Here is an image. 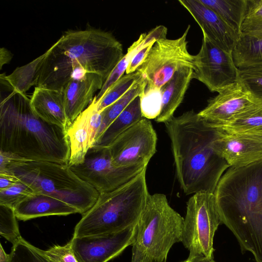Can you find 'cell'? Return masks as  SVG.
<instances>
[{"label":"cell","mask_w":262,"mask_h":262,"mask_svg":"<svg viewBox=\"0 0 262 262\" xmlns=\"http://www.w3.org/2000/svg\"><path fill=\"white\" fill-rule=\"evenodd\" d=\"M214 194L222 223L237 239L243 251L262 262V160L230 167Z\"/></svg>","instance_id":"4"},{"label":"cell","mask_w":262,"mask_h":262,"mask_svg":"<svg viewBox=\"0 0 262 262\" xmlns=\"http://www.w3.org/2000/svg\"><path fill=\"white\" fill-rule=\"evenodd\" d=\"M10 255L6 253L2 244L0 245V262H10Z\"/></svg>","instance_id":"41"},{"label":"cell","mask_w":262,"mask_h":262,"mask_svg":"<svg viewBox=\"0 0 262 262\" xmlns=\"http://www.w3.org/2000/svg\"><path fill=\"white\" fill-rule=\"evenodd\" d=\"M219 129L213 147L230 167H243L262 160L261 134Z\"/></svg>","instance_id":"15"},{"label":"cell","mask_w":262,"mask_h":262,"mask_svg":"<svg viewBox=\"0 0 262 262\" xmlns=\"http://www.w3.org/2000/svg\"><path fill=\"white\" fill-rule=\"evenodd\" d=\"M215 12L228 26L241 35L247 0H200Z\"/></svg>","instance_id":"24"},{"label":"cell","mask_w":262,"mask_h":262,"mask_svg":"<svg viewBox=\"0 0 262 262\" xmlns=\"http://www.w3.org/2000/svg\"><path fill=\"white\" fill-rule=\"evenodd\" d=\"M219 128L227 133H251L262 135V102Z\"/></svg>","instance_id":"27"},{"label":"cell","mask_w":262,"mask_h":262,"mask_svg":"<svg viewBox=\"0 0 262 262\" xmlns=\"http://www.w3.org/2000/svg\"><path fill=\"white\" fill-rule=\"evenodd\" d=\"M183 222L164 194H149L137 224L131 262H166L171 247L181 242Z\"/></svg>","instance_id":"7"},{"label":"cell","mask_w":262,"mask_h":262,"mask_svg":"<svg viewBox=\"0 0 262 262\" xmlns=\"http://www.w3.org/2000/svg\"><path fill=\"white\" fill-rule=\"evenodd\" d=\"M5 170L14 174L36 193L59 199L76 208L82 215L91 208L99 195L95 189L79 178L69 164L20 161L3 171Z\"/></svg>","instance_id":"6"},{"label":"cell","mask_w":262,"mask_h":262,"mask_svg":"<svg viewBox=\"0 0 262 262\" xmlns=\"http://www.w3.org/2000/svg\"><path fill=\"white\" fill-rule=\"evenodd\" d=\"M20 161H27L19 156L6 151H0V171L7 168L10 165Z\"/></svg>","instance_id":"38"},{"label":"cell","mask_w":262,"mask_h":262,"mask_svg":"<svg viewBox=\"0 0 262 262\" xmlns=\"http://www.w3.org/2000/svg\"><path fill=\"white\" fill-rule=\"evenodd\" d=\"M124 55L122 44L111 33L68 30L47 51L36 86L63 91L78 71L105 81Z\"/></svg>","instance_id":"1"},{"label":"cell","mask_w":262,"mask_h":262,"mask_svg":"<svg viewBox=\"0 0 262 262\" xmlns=\"http://www.w3.org/2000/svg\"><path fill=\"white\" fill-rule=\"evenodd\" d=\"M157 142L152 123L144 118L121 134L107 147L117 166H147L156 151Z\"/></svg>","instance_id":"12"},{"label":"cell","mask_w":262,"mask_h":262,"mask_svg":"<svg viewBox=\"0 0 262 262\" xmlns=\"http://www.w3.org/2000/svg\"><path fill=\"white\" fill-rule=\"evenodd\" d=\"M200 27L203 36L222 49L232 52L241 35L200 0H179Z\"/></svg>","instance_id":"16"},{"label":"cell","mask_w":262,"mask_h":262,"mask_svg":"<svg viewBox=\"0 0 262 262\" xmlns=\"http://www.w3.org/2000/svg\"><path fill=\"white\" fill-rule=\"evenodd\" d=\"M17 219L14 209L0 205V234L12 245L23 238Z\"/></svg>","instance_id":"32"},{"label":"cell","mask_w":262,"mask_h":262,"mask_svg":"<svg viewBox=\"0 0 262 262\" xmlns=\"http://www.w3.org/2000/svg\"><path fill=\"white\" fill-rule=\"evenodd\" d=\"M239 80L262 101V65L239 69Z\"/></svg>","instance_id":"36"},{"label":"cell","mask_w":262,"mask_h":262,"mask_svg":"<svg viewBox=\"0 0 262 262\" xmlns=\"http://www.w3.org/2000/svg\"><path fill=\"white\" fill-rule=\"evenodd\" d=\"M261 102L239 80L209 99L198 114L211 126L219 128Z\"/></svg>","instance_id":"13"},{"label":"cell","mask_w":262,"mask_h":262,"mask_svg":"<svg viewBox=\"0 0 262 262\" xmlns=\"http://www.w3.org/2000/svg\"><path fill=\"white\" fill-rule=\"evenodd\" d=\"M12 57L13 54L10 51L5 48H1L0 49V69H2L4 64L8 63Z\"/></svg>","instance_id":"40"},{"label":"cell","mask_w":262,"mask_h":262,"mask_svg":"<svg viewBox=\"0 0 262 262\" xmlns=\"http://www.w3.org/2000/svg\"><path fill=\"white\" fill-rule=\"evenodd\" d=\"M193 78L210 91L217 93L238 81L239 69L232 52L222 49L203 36L200 50L194 55Z\"/></svg>","instance_id":"11"},{"label":"cell","mask_w":262,"mask_h":262,"mask_svg":"<svg viewBox=\"0 0 262 262\" xmlns=\"http://www.w3.org/2000/svg\"><path fill=\"white\" fill-rule=\"evenodd\" d=\"M34 113L41 119L67 130L63 91L35 87L30 99Z\"/></svg>","instance_id":"19"},{"label":"cell","mask_w":262,"mask_h":262,"mask_svg":"<svg viewBox=\"0 0 262 262\" xmlns=\"http://www.w3.org/2000/svg\"><path fill=\"white\" fill-rule=\"evenodd\" d=\"M104 82L101 76L90 73L80 74L70 80L63 91L69 127L91 103L94 94L101 90Z\"/></svg>","instance_id":"17"},{"label":"cell","mask_w":262,"mask_h":262,"mask_svg":"<svg viewBox=\"0 0 262 262\" xmlns=\"http://www.w3.org/2000/svg\"><path fill=\"white\" fill-rule=\"evenodd\" d=\"M34 193L29 186L19 182L10 187L0 190V205L14 209L19 203Z\"/></svg>","instance_id":"35"},{"label":"cell","mask_w":262,"mask_h":262,"mask_svg":"<svg viewBox=\"0 0 262 262\" xmlns=\"http://www.w3.org/2000/svg\"><path fill=\"white\" fill-rule=\"evenodd\" d=\"M221 223L214 193L198 192L190 198L187 203L181 240L189 252L187 260L213 258V238Z\"/></svg>","instance_id":"8"},{"label":"cell","mask_w":262,"mask_h":262,"mask_svg":"<svg viewBox=\"0 0 262 262\" xmlns=\"http://www.w3.org/2000/svg\"><path fill=\"white\" fill-rule=\"evenodd\" d=\"M20 182L11 172L6 170L0 171V190L8 188Z\"/></svg>","instance_id":"39"},{"label":"cell","mask_w":262,"mask_h":262,"mask_svg":"<svg viewBox=\"0 0 262 262\" xmlns=\"http://www.w3.org/2000/svg\"><path fill=\"white\" fill-rule=\"evenodd\" d=\"M181 262H215V261L212 259H206L200 261H188L186 259L185 260L182 261Z\"/></svg>","instance_id":"42"},{"label":"cell","mask_w":262,"mask_h":262,"mask_svg":"<svg viewBox=\"0 0 262 262\" xmlns=\"http://www.w3.org/2000/svg\"><path fill=\"white\" fill-rule=\"evenodd\" d=\"M47 51L27 64L18 67L4 77L12 91L25 94L33 85H36L42 61Z\"/></svg>","instance_id":"25"},{"label":"cell","mask_w":262,"mask_h":262,"mask_svg":"<svg viewBox=\"0 0 262 262\" xmlns=\"http://www.w3.org/2000/svg\"><path fill=\"white\" fill-rule=\"evenodd\" d=\"M91 111L89 104L67 130L70 148L69 166L81 163L91 147L89 126Z\"/></svg>","instance_id":"21"},{"label":"cell","mask_w":262,"mask_h":262,"mask_svg":"<svg viewBox=\"0 0 262 262\" xmlns=\"http://www.w3.org/2000/svg\"><path fill=\"white\" fill-rule=\"evenodd\" d=\"M232 56L238 69L262 65V31L242 33Z\"/></svg>","instance_id":"22"},{"label":"cell","mask_w":262,"mask_h":262,"mask_svg":"<svg viewBox=\"0 0 262 262\" xmlns=\"http://www.w3.org/2000/svg\"><path fill=\"white\" fill-rule=\"evenodd\" d=\"M146 85L147 82L142 76L121 97L101 112L102 122L97 140L129 103L144 92Z\"/></svg>","instance_id":"26"},{"label":"cell","mask_w":262,"mask_h":262,"mask_svg":"<svg viewBox=\"0 0 262 262\" xmlns=\"http://www.w3.org/2000/svg\"><path fill=\"white\" fill-rule=\"evenodd\" d=\"M0 149L27 161L68 164L70 157L67 130L39 118L30 99L14 91L1 100Z\"/></svg>","instance_id":"3"},{"label":"cell","mask_w":262,"mask_h":262,"mask_svg":"<svg viewBox=\"0 0 262 262\" xmlns=\"http://www.w3.org/2000/svg\"><path fill=\"white\" fill-rule=\"evenodd\" d=\"M144 118L139 96L132 101L111 124L97 139L94 146L108 147L121 134Z\"/></svg>","instance_id":"23"},{"label":"cell","mask_w":262,"mask_h":262,"mask_svg":"<svg viewBox=\"0 0 262 262\" xmlns=\"http://www.w3.org/2000/svg\"><path fill=\"white\" fill-rule=\"evenodd\" d=\"M43 251L53 262H78L72 250L70 241L63 246L54 245Z\"/></svg>","instance_id":"37"},{"label":"cell","mask_w":262,"mask_h":262,"mask_svg":"<svg viewBox=\"0 0 262 262\" xmlns=\"http://www.w3.org/2000/svg\"><path fill=\"white\" fill-rule=\"evenodd\" d=\"M189 25L183 35L175 39H159L154 44L137 71L147 82V88L161 90L176 72L183 67L194 69V55L187 49Z\"/></svg>","instance_id":"9"},{"label":"cell","mask_w":262,"mask_h":262,"mask_svg":"<svg viewBox=\"0 0 262 262\" xmlns=\"http://www.w3.org/2000/svg\"><path fill=\"white\" fill-rule=\"evenodd\" d=\"M259 31H262V0H247L241 33Z\"/></svg>","instance_id":"33"},{"label":"cell","mask_w":262,"mask_h":262,"mask_svg":"<svg viewBox=\"0 0 262 262\" xmlns=\"http://www.w3.org/2000/svg\"><path fill=\"white\" fill-rule=\"evenodd\" d=\"M14 210L17 219L24 221L46 216L79 213L76 208L59 199L36 192L19 203Z\"/></svg>","instance_id":"18"},{"label":"cell","mask_w":262,"mask_h":262,"mask_svg":"<svg viewBox=\"0 0 262 262\" xmlns=\"http://www.w3.org/2000/svg\"><path fill=\"white\" fill-rule=\"evenodd\" d=\"M170 140L178 180L186 195L214 193L230 167L215 150L219 129L189 111L165 123Z\"/></svg>","instance_id":"2"},{"label":"cell","mask_w":262,"mask_h":262,"mask_svg":"<svg viewBox=\"0 0 262 262\" xmlns=\"http://www.w3.org/2000/svg\"><path fill=\"white\" fill-rule=\"evenodd\" d=\"M142 76L140 72L137 71L121 77L107 91L98 102H95L97 110L102 112L116 101L137 83Z\"/></svg>","instance_id":"29"},{"label":"cell","mask_w":262,"mask_h":262,"mask_svg":"<svg viewBox=\"0 0 262 262\" xmlns=\"http://www.w3.org/2000/svg\"><path fill=\"white\" fill-rule=\"evenodd\" d=\"M10 262H53L43 250L31 245L23 238L12 245Z\"/></svg>","instance_id":"30"},{"label":"cell","mask_w":262,"mask_h":262,"mask_svg":"<svg viewBox=\"0 0 262 262\" xmlns=\"http://www.w3.org/2000/svg\"><path fill=\"white\" fill-rule=\"evenodd\" d=\"M146 35V33L141 34L139 38L128 48L126 54L124 55L111 73L98 94L95 96L93 101L95 103L98 102L107 91L123 76L124 72H126L132 58L142 46Z\"/></svg>","instance_id":"28"},{"label":"cell","mask_w":262,"mask_h":262,"mask_svg":"<svg viewBox=\"0 0 262 262\" xmlns=\"http://www.w3.org/2000/svg\"><path fill=\"white\" fill-rule=\"evenodd\" d=\"M139 98L143 116L148 119H156L161 111V90L146 88L144 92L139 96Z\"/></svg>","instance_id":"34"},{"label":"cell","mask_w":262,"mask_h":262,"mask_svg":"<svg viewBox=\"0 0 262 262\" xmlns=\"http://www.w3.org/2000/svg\"><path fill=\"white\" fill-rule=\"evenodd\" d=\"M167 32L166 27L160 25L146 34L142 46L132 58L126 69V74L137 71L144 62L155 42L159 39L166 38Z\"/></svg>","instance_id":"31"},{"label":"cell","mask_w":262,"mask_h":262,"mask_svg":"<svg viewBox=\"0 0 262 262\" xmlns=\"http://www.w3.org/2000/svg\"><path fill=\"white\" fill-rule=\"evenodd\" d=\"M193 72V70L189 67L180 69L161 89V108L155 119L157 122L165 123L173 117L192 79Z\"/></svg>","instance_id":"20"},{"label":"cell","mask_w":262,"mask_h":262,"mask_svg":"<svg viewBox=\"0 0 262 262\" xmlns=\"http://www.w3.org/2000/svg\"><path fill=\"white\" fill-rule=\"evenodd\" d=\"M146 170L113 190L99 193L76 224L73 237L110 234L136 226L149 195Z\"/></svg>","instance_id":"5"},{"label":"cell","mask_w":262,"mask_h":262,"mask_svg":"<svg viewBox=\"0 0 262 262\" xmlns=\"http://www.w3.org/2000/svg\"><path fill=\"white\" fill-rule=\"evenodd\" d=\"M70 167L79 178L102 193L128 182L147 166H117L113 163L107 147L93 146L88 150L81 163Z\"/></svg>","instance_id":"10"},{"label":"cell","mask_w":262,"mask_h":262,"mask_svg":"<svg viewBox=\"0 0 262 262\" xmlns=\"http://www.w3.org/2000/svg\"><path fill=\"white\" fill-rule=\"evenodd\" d=\"M137 225L110 234L72 237V250L78 262H107L133 243Z\"/></svg>","instance_id":"14"}]
</instances>
